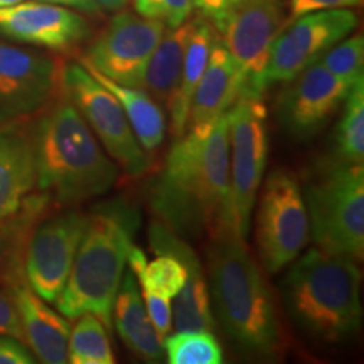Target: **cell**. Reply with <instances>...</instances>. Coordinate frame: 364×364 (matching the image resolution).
<instances>
[{
    "label": "cell",
    "mask_w": 364,
    "mask_h": 364,
    "mask_svg": "<svg viewBox=\"0 0 364 364\" xmlns=\"http://www.w3.org/2000/svg\"><path fill=\"white\" fill-rule=\"evenodd\" d=\"M149 204L182 240L236 233L230 177L228 112L215 124L186 130L149 189Z\"/></svg>",
    "instance_id": "cell-1"
},
{
    "label": "cell",
    "mask_w": 364,
    "mask_h": 364,
    "mask_svg": "<svg viewBox=\"0 0 364 364\" xmlns=\"http://www.w3.org/2000/svg\"><path fill=\"white\" fill-rule=\"evenodd\" d=\"M36 188L58 208H75L110 193L118 166L59 86L33 124Z\"/></svg>",
    "instance_id": "cell-2"
},
{
    "label": "cell",
    "mask_w": 364,
    "mask_h": 364,
    "mask_svg": "<svg viewBox=\"0 0 364 364\" xmlns=\"http://www.w3.org/2000/svg\"><path fill=\"white\" fill-rule=\"evenodd\" d=\"M209 297L215 321L247 356L279 359L285 351L275 300L247 240L226 233L208 248Z\"/></svg>",
    "instance_id": "cell-3"
},
{
    "label": "cell",
    "mask_w": 364,
    "mask_h": 364,
    "mask_svg": "<svg viewBox=\"0 0 364 364\" xmlns=\"http://www.w3.org/2000/svg\"><path fill=\"white\" fill-rule=\"evenodd\" d=\"M292 263L280 294L295 324L326 343L353 338L363 321L358 262L316 247Z\"/></svg>",
    "instance_id": "cell-4"
},
{
    "label": "cell",
    "mask_w": 364,
    "mask_h": 364,
    "mask_svg": "<svg viewBox=\"0 0 364 364\" xmlns=\"http://www.w3.org/2000/svg\"><path fill=\"white\" fill-rule=\"evenodd\" d=\"M140 218L124 201H112L88 215V226L56 306L65 317L93 314L108 331Z\"/></svg>",
    "instance_id": "cell-5"
},
{
    "label": "cell",
    "mask_w": 364,
    "mask_h": 364,
    "mask_svg": "<svg viewBox=\"0 0 364 364\" xmlns=\"http://www.w3.org/2000/svg\"><path fill=\"white\" fill-rule=\"evenodd\" d=\"M309 233L317 248L358 263L364 255V169L336 161L304 196Z\"/></svg>",
    "instance_id": "cell-6"
},
{
    "label": "cell",
    "mask_w": 364,
    "mask_h": 364,
    "mask_svg": "<svg viewBox=\"0 0 364 364\" xmlns=\"http://www.w3.org/2000/svg\"><path fill=\"white\" fill-rule=\"evenodd\" d=\"M61 88L93 132L105 152L130 177L149 171L150 157L139 144L124 108L80 63L63 65Z\"/></svg>",
    "instance_id": "cell-7"
},
{
    "label": "cell",
    "mask_w": 364,
    "mask_h": 364,
    "mask_svg": "<svg viewBox=\"0 0 364 364\" xmlns=\"http://www.w3.org/2000/svg\"><path fill=\"white\" fill-rule=\"evenodd\" d=\"M258 196V257L268 273H279L302 253L311 236L304 193L292 172L277 169Z\"/></svg>",
    "instance_id": "cell-8"
},
{
    "label": "cell",
    "mask_w": 364,
    "mask_h": 364,
    "mask_svg": "<svg viewBox=\"0 0 364 364\" xmlns=\"http://www.w3.org/2000/svg\"><path fill=\"white\" fill-rule=\"evenodd\" d=\"M289 22L284 0H241L218 31L240 71V98H263L272 46Z\"/></svg>",
    "instance_id": "cell-9"
},
{
    "label": "cell",
    "mask_w": 364,
    "mask_h": 364,
    "mask_svg": "<svg viewBox=\"0 0 364 364\" xmlns=\"http://www.w3.org/2000/svg\"><path fill=\"white\" fill-rule=\"evenodd\" d=\"M228 120L235 230L240 238L247 240L268 159L267 110L262 100L238 98L228 110Z\"/></svg>",
    "instance_id": "cell-10"
},
{
    "label": "cell",
    "mask_w": 364,
    "mask_h": 364,
    "mask_svg": "<svg viewBox=\"0 0 364 364\" xmlns=\"http://www.w3.org/2000/svg\"><path fill=\"white\" fill-rule=\"evenodd\" d=\"M167 27L159 21L122 11L91 41L80 65L118 85L139 88L144 73Z\"/></svg>",
    "instance_id": "cell-11"
},
{
    "label": "cell",
    "mask_w": 364,
    "mask_h": 364,
    "mask_svg": "<svg viewBox=\"0 0 364 364\" xmlns=\"http://www.w3.org/2000/svg\"><path fill=\"white\" fill-rule=\"evenodd\" d=\"M358 14L351 9H329L290 21L272 46L265 71L267 90L289 83L322 58L334 44L348 38L358 27Z\"/></svg>",
    "instance_id": "cell-12"
},
{
    "label": "cell",
    "mask_w": 364,
    "mask_h": 364,
    "mask_svg": "<svg viewBox=\"0 0 364 364\" xmlns=\"http://www.w3.org/2000/svg\"><path fill=\"white\" fill-rule=\"evenodd\" d=\"M88 215L75 208L53 211L34 230L26 253V282L41 299L56 304L83 238Z\"/></svg>",
    "instance_id": "cell-13"
},
{
    "label": "cell",
    "mask_w": 364,
    "mask_h": 364,
    "mask_svg": "<svg viewBox=\"0 0 364 364\" xmlns=\"http://www.w3.org/2000/svg\"><path fill=\"white\" fill-rule=\"evenodd\" d=\"M61 70L58 59L0 41V124L38 115L56 97Z\"/></svg>",
    "instance_id": "cell-14"
},
{
    "label": "cell",
    "mask_w": 364,
    "mask_h": 364,
    "mask_svg": "<svg viewBox=\"0 0 364 364\" xmlns=\"http://www.w3.org/2000/svg\"><path fill=\"white\" fill-rule=\"evenodd\" d=\"M356 85L341 80L318 61L314 63L280 93L277 115L282 127L297 140L312 139L329 124Z\"/></svg>",
    "instance_id": "cell-15"
},
{
    "label": "cell",
    "mask_w": 364,
    "mask_h": 364,
    "mask_svg": "<svg viewBox=\"0 0 364 364\" xmlns=\"http://www.w3.org/2000/svg\"><path fill=\"white\" fill-rule=\"evenodd\" d=\"M0 34L53 51H70L90 38L91 27L75 9L33 0L0 9Z\"/></svg>",
    "instance_id": "cell-16"
},
{
    "label": "cell",
    "mask_w": 364,
    "mask_h": 364,
    "mask_svg": "<svg viewBox=\"0 0 364 364\" xmlns=\"http://www.w3.org/2000/svg\"><path fill=\"white\" fill-rule=\"evenodd\" d=\"M149 243L152 252L172 255L186 268V284L176 295L172 311L176 331H215L216 321L213 316L206 273L189 241L182 240L162 221L154 220L149 228Z\"/></svg>",
    "instance_id": "cell-17"
},
{
    "label": "cell",
    "mask_w": 364,
    "mask_h": 364,
    "mask_svg": "<svg viewBox=\"0 0 364 364\" xmlns=\"http://www.w3.org/2000/svg\"><path fill=\"white\" fill-rule=\"evenodd\" d=\"M19 312L24 343L38 361L46 364L68 363V341L71 326L68 318L49 307L26 280L9 287Z\"/></svg>",
    "instance_id": "cell-18"
},
{
    "label": "cell",
    "mask_w": 364,
    "mask_h": 364,
    "mask_svg": "<svg viewBox=\"0 0 364 364\" xmlns=\"http://www.w3.org/2000/svg\"><path fill=\"white\" fill-rule=\"evenodd\" d=\"M36 188L33 124H0V220L11 215Z\"/></svg>",
    "instance_id": "cell-19"
},
{
    "label": "cell",
    "mask_w": 364,
    "mask_h": 364,
    "mask_svg": "<svg viewBox=\"0 0 364 364\" xmlns=\"http://www.w3.org/2000/svg\"><path fill=\"white\" fill-rule=\"evenodd\" d=\"M241 93V78L233 58L223 43L220 33L213 43L209 61L204 70L194 97L191 100L188 127L215 124L223 113L236 103Z\"/></svg>",
    "instance_id": "cell-20"
},
{
    "label": "cell",
    "mask_w": 364,
    "mask_h": 364,
    "mask_svg": "<svg viewBox=\"0 0 364 364\" xmlns=\"http://www.w3.org/2000/svg\"><path fill=\"white\" fill-rule=\"evenodd\" d=\"M58 206L43 193H31L11 215L0 220V285L26 280L24 263L34 230Z\"/></svg>",
    "instance_id": "cell-21"
},
{
    "label": "cell",
    "mask_w": 364,
    "mask_h": 364,
    "mask_svg": "<svg viewBox=\"0 0 364 364\" xmlns=\"http://www.w3.org/2000/svg\"><path fill=\"white\" fill-rule=\"evenodd\" d=\"M112 317H115L118 336L135 356L147 363L161 361L164 354L162 343L150 322L140 285L132 270L122 277Z\"/></svg>",
    "instance_id": "cell-22"
},
{
    "label": "cell",
    "mask_w": 364,
    "mask_h": 364,
    "mask_svg": "<svg viewBox=\"0 0 364 364\" xmlns=\"http://www.w3.org/2000/svg\"><path fill=\"white\" fill-rule=\"evenodd\" d=\"M193 24L194 19H189L176 29H166L150 56L142 83L139 86L154 102L166 108L167 113L174 105L177 91H179L186 46H188Z\"/></svg>",
    "instance_id": "cell-23"
},
{
    "label": "cell",
    "mask_w": 364,
    "mask_h": 364,
    "mask_svg": "<svg viewBox=\"0 0 364 364\" xmlns=\"http://www.w3.org/2000/svg\"><path fill=\"white\" fill-rule=\"evenodd\" d=\"M85 70L118 100L127 118H129L136 140L142 145L145 152L150 154L161 149L167 132L166 113H164L161 105L154 102L144 90L118 85L115 81L108 80L107 76H103L102 73L91 70V68H85Z\"/></svg>",
    "instance_id": "cell-24"
},
{
    "label": "cell",
    "mask_w": 364,
    "mask_h": 364,
    "mask_svg": "<svg viewBox=\"0 0 364 364\" xmlns=\"http://www.w3.org/2000/svg\"><path fill=\"white\" fill-rule=\"evenodd\" d=\"M216 34L218 31L208 19L204 17L194 19L193 31H191L188 46H186L181 86L177 91L176 102L169 110L171 130L176 140L186 134L191 100L194 97V91L198 88L204 70H206Z\"/></svg>",
    "instance_id": "cell-25"
},
{
    "label": "cell",
    "mask_w": 364,
    "mask_h": 364,
    "mask_svg": "<svg viewBox=\"0 0 364 364\" xmlns=\"http://www.w3.org/2000/svg\"><path fill=\"white\" fill-rule=\"evenodd\" d=\"M156 260L149 262L139 247H132L129 253L130 270L142 290L174 299L186 284V268L176 257L157 253Z\"/></svg>",
    "instance_id": "cell-26"
},
{
    "label": "cell",
    "mask_w": 364,
    "mask_h": 364,
    "mask_svg": "<svg viewBox=\"0 0 364 364\" xmlns=\"http://www.w3.org/2000/svg\"><path fill=\"white\" fill-rule=\"evenodd\" d=\"M336 159L363 166L364 161V81L351 90L343 105V117L334 132Z\"/></svg>",
    "instance_id": "cell-27"
},
{
    "label": "cell",
    "mask_w": 364,
    "mask_h": 364,
    "mask_svg": "<svg viewBox=\"0 0 364 364\" xmlns=\"http://www.w3.org/2000/svg\"><path fill=\"white\" fill-rule=\"evenodd\" d=\"M68 363L71 364H113L108 329L97 316L85 314L70 332L68 341Z\"/></svg>",
    "instance_id": "cell-28"
},
{
    "label": "cell",
    "mask_w": 364,
    "mask_h": 364,
    "mask_svg": "<svg viewBox=\"0 0 364 364\" xmlns=\"http://www.w3.org/2000/svg\"><path fill=\"white\" fill-rule=\"evenodd\" d=\"M171 364H221L223 349L211 331H177L162 343Z\"/></svg>",
    "instance_id": "cell-29"
},
{
    "label": "cell",
    "mask_w": 364,
    "mask_h": 364,
    "mask_svg": "<svg viewBox=\"0 0 364 364\" xmlns=\"http://www.w3.org/2000/svg\"><path fill=\"white\" fill-rule=\"evenodd\" d=\"M322 66L327 68L341 80L356 85L364 80V38L363 34H353L334 44L329 51L318 59Z\"/></svg>",
    "instance_id": "cell-30"
},
{
    "label": "cell",
    "mask_w": 364,
    "mask_h": 364,
    "mask_svg": "<svg viewBox=\"0 0 364 364\" xmlns=\"http://www.w3.org/2000/svg\"><path fill=\"white\" fill-rule=\"evenodd\" d=\"M134 9L145 19L162 22L167 29H176L191 19L193 0H134Z\"/></svg>",
    "instance_id": "cell-31"
},
{
    "label": "cell",
    "mask_w": 364,
    "mask_h": 364,
    "mask_svg": "<svg viewBox=\"0 0 364 364\" xmlns=\"http://www.w3.org/2000/svg\"><path fill=\"white\" fill-rule=\"evenodd\" d=\"M142 292V299L147 309L149 318L152 322L154 329H156L159 339L164 343V339L171 334L172 329V302L169 297L164 295L152 294L149 290H140Z\"/></svg>",
    "instance_id": "cell-32"
},
{
    "label": "cell",
    "mask_w": 364,
    "mask_h": 364,
    "mask_svg": "<svg viewBox=\"0 0 364 364\" xmlns=\"http://www.w3.org/2000/svg\"><path fill=\"white\" fill-rule=\"evenodd\" d=\"M0 334L11 336L24 343V332H22L16 302H14L11 289L4 285H0Z\"/></svg>",
    "instance_id": "cell-33"
},
{
    "label": "cell",
    "mask_w": 364,
    "mask_h": 364,
    "mask_svg": "<svg viewBox=\"0 0 364 364\" xmlns=\"http://www.w3.org/2000/svg\"><path fill=\"white\" fill-rule=\"evenodd\" d=\"M363 6V0H289L287 7H289L290 21L297 19L306 14L318 12V11H329V9H351Z\"/></svg>",
    "instance_id": "cell-34"
},
{
    "label": "cell",
    "mask_w": 364,
    "mask_h": 364,
    "mask_svg": "<svg viewBox=\"0 0 364 364\" xmlns=\"http://www.w3.org/2000/svg\"><path fill=\"white\" fill-rule=\"evenodd\" d=\"M240 2L241 0H193V7L198 9L216 31H220Z\"/></svg>",
    "instance_id": "cell-35"
},
{
    "label": "cell",
    "mask_w": 364,
    "mask_h": 364,
    "mask_svg": "<svg viewBox=\"0 0 364 364\" xmlns=\"http://www.w3.org/2000/svg\"><path fill=\"white\" fill-rule=\"evenodd\" d=\"M34 354L22 341L0 334V364H33Z\"/></svg>",
    "instance_id": "cell-36"
},
{
    "label": "cell",
    "mask_w": 364,
    "mask_h": 364,
    "mask_svg": "<svg viewBox=\"0 0 364 364\" xmlns=\"http://www.w3.org/2000/svg\"><path fill=\"white\" fill-rule=\"evenodd\" d=\"M41 2L58 4V6L75 9V11H80L85 14H100V11H102L95 0H41Z\"/></svg>",
    "instance_id": "cell-37"
},
{
    "label": "cell",
    "mask_w": 364,
    "mask_h": 364,
    "mask_svg": "<svg viewBox=\"0 0 364 364\" xmlns=\"http://www.w3.org/2000/svg\"><path fill=\"white\" fill-rule=\"evenodd\" d=\"M100 9H107V11H120L129 0H95Z\"/></svg>",
    "instance_id": "cell-38"
},
{
    "label": "cell",
    "mask_w": 364,
    "mask_h": 364,
    "mask_svg": "<svg viewBox=\"0 0 364 364\" xmlns=\"http://www.w3.org/2000/svg\"><path fill=\"white\" fill-rule=\"evenodd\" d=\"M21 2H24V0H0V9L16 6V4H21Z\"/></svg>",
    "instance_id": "cell-39"
}]
</instances>
